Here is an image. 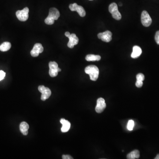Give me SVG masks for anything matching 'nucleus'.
Wrapping results in <instances>:
<instances>
[{"instance_id":"nucleus-1","label":"nucleus","mask_w":159,"mask_h":159,"mask_svg":"<svg viewBox=\"0 0 159 159\" xmlns=\"http://www.w3.org/2000/svg\"><path fill=\"white\" fill-rule=\"evenodd\" d=\"M60 16L58 10L56 8H51L50 9L49 15L45 19V23L48 25H52L55 23V20L58 19Z\"/></svg>"},{"instance_id":"nucleus-2","label":"nucleus","mask_w":159,"mask_h":159,"mask_svg":"<svg viewBox=\"0 0 159 159\" xmlns=\"http://www.w3.org/2000/svg\"><path fill=\"white\" fill-rule=\"evenodd\" d=\"M86 74L89 75L90 79L93 81H96L99 77V69L96 66L90 65L85 68Z\"/></svg>"},{"instance_id":"nucleus-3","label":"nucleus","mask_w":159,"mask_h":159,"mask_svg":"<svg viewBox=\"0 0 159 159\" xmlns=\"http://www.w3.org/2000/svg\"><path fill=\"white\" fill-rule=\"evenodd\" d=\"M109 11L112 14L113 18L115 19L119 20L122 18L121 13L118 10V5L115 3H112L110 4Z\"/></svg>"},{"instance_id":"nucleus-4","label":"nucleus","mask_w":159,"mask_h":159,"mask_svg":"<svg viewBox=\"0 0 159 159\" xmlns=\"http://www.w3.org/2000/svg\"><path fill=\"white\" fill-rule=\"evenodd\" d=\"M29 9L28 7L24 8L22 10H18L16 12V16L20 21H26L28 18Z\"/></svg>"},{"instance_id":"nucleus-5","label":"nucleus","mask_w":159,"mask_h":159,"mask_svg":"<svg viewBox=\"0 0 159 159\" xmlns=\"http://www.w3.org/2000/svg\"><path fill=\"white\" fill-rule=\"evenodd\" d=\"M39 91L42 93L41 99L42 101H45L48 99L51 94V92L48 88L43 85H40L38 87Z\"/></svg>"},{"instance_id":"nucleus-6","label":"nucleus","mask_w":159,"mask_h":159,"mask_svg":"<svg viewBox=\"0 0 159 159\" xmlns=\"http://www.w3.org/2000/svg\"><path fill=\"white\" fill-rule=\"evenodd\" d=\"M141 22L144 27H149L151 24L152 20L150 16L146 11H143L141 15Z\"/></svg>"},{"instance_id":"nucleus-7","label":"nucleus","mask_w":159,"mask_h":159,"mask_svg":"<svg viewBox=\"0 0 159 159\" xmlns=\"http://www.w3.org/2000/svg\"><path fill=\"white\" fill-rule=\"evenodd\" d=\"M69 8L72 11H77L81 17L85 16L86 12L82 6L78 5L77 3L72 4L69 5Z\"/></svg>"},{"instance_id":"nucleus-8","label":"nucleus","mask_w":159,"mask_h":159,"mask_svg":"<svg viewBox=\"0 0 159 159\" xmlns=\"http://www.w3.org/2000/svg\"><path fill=\"white\" fill-rule=\"evenodd\" d=\"M43 50L44 49L41 44L39 43H36L31 51V55L33 57H36L39 55L40 53L43 52Z\"/></svg>"},{"instance_id":"nucleus-9","label":"nucleus","mask_w":159,"mask_h":159,"mask_svg":"<svg viewBox=\"0 0 159 159\" xmlns=\"http://www.w3.org/2000/svg\"><path fill=\"white\" fill-rule=\"evenodd\" d=\"M112 34L109 31H106L105 32L98 34V37L99 39L102 40L105 42H110L112 40Z\"/></svg>"},{"instance_id":"nucleus-10","label":"nucleus","mask_w":159,"mask_h":159,"mask_svg":"<svg viewBox=\"0 0 159 159\" xmlns=\"http://www.w3.org/2000/svg\"><path fill=\"white\" fill-rule=\"evenodd\" d=\"M106 107V104L105 102L104 99L102 98H99L97 99V105L95 108L96 112L101 113L104 112Z\"/></svg>"},{"instance_id":"nucleus-11","label":"nucleus","mask_w":159,"mask_h":159,"mask_svg":"<svg viewBox=\"0 0 159 159\" xmlns=\"http://www.w3.org/2000/svg\"><path fill=\"white\" fill-rule=\"evenodd\" d=\"M68 38L69 39V41L68 43L67 46L69 48H73L74 46L77 45L79 42V39L77 36L76 34H70V36H69Z\"/></svg>"},{"instance_id":"nucleus-12","label":"nucleus","mask_w":159,"mask_h":159,"mask_svg":"<svg viewBox=\"0 0 159 159\" xmlns=\"http://www.w3.org/2000/svg\"><path fill=\"white\" fill-rule=\"evenodd\" d=\"M60 123L62 124L61 128V131L63 133L67 132L69 130L71 126V124L67 120L64 119H61L60 120Z\"/></svg>"},{"instance_id":"nucleus-13","label":"nucleus","mask_w":159,"mask_h":159,"mask_svg":"<svg viewBox=\"0 0 159 159\" xmlns=\"http://www.w3.org/2000/svg\"><path fill=\"white\" fill-rule=\"evenodd\" d=\"M142 53L141 49L139 46H135L133 48V52L131 57L133 58H139Z\"/></svg>"},{"instance_id":"nucleus-14","label":"nucleus","mask_w":159,"mask_h":159,"mask_svg":"<svg viewBox=\"0 0 159 159\" xmlns=\"http://www.w3.org/2000/svg\"><path fill=\"white\" fill-rule=\"evenodd\" d=\"M29 125L26 122H23L20 125V129L21 132L24 135H27L28 133Z\"/></svg>"},{"instance_id":"nucleus-15","label":"nucleus","mask_w":159,"mask_h":159,"mask_svg":"<svg viewBox=\"0 0 159 159\" xmlns=\"http://www.w3.org/2000/svg\"><path fill=\"white\" fill-rule=\"evenodd\" d=\"M140 157V152L138 150H134L127 155L128 159H139Z\"/></svg>"},{"instance_id":"nucleus-16","label":"nucleus","mask_w":159,"mask_h":159,"mask_svg":"<svg viewBox=\"0 0 159 159\" xmlns=\"http://www.w3.org/2000/svg\"><path fill=\"white\" fill-rule=\"evenodd\" d=\"M11 47V44L9 42H6L0 45V50L2 52L8 51Z\"/></svg>"},{"instance_id":"nucleus-17","label":"nucleus","mask_w":159,"mask_h":159,"mask_svg":"<svg viewBox=\"0 0 159 159\" xmlns=\"http://www.w3.org/2000/svg\"><path fill=\"white\" fill-rule=\"evenodd\" d=\"M85 59L88 61H99L101 59V57L96 55H88L86 56Z\"/></svg>"},{"instance_id":"nucleus-18","label":"nucleus","mask_w":159,"mask_h":159,"mask_svg":"<svg viewBox=\"0 0 159 159\" xmlns=\"http://www.w3.org/2000/svg\"><path fill=\"white\" fill-rule=\"evenodd\" d=\"M61 69L59 68L58 69H50L49 74L51 77H56L58 75V72H61Z\"/></svg>"},{"instance_id":"nucleus-19","label":"nucleus","mask_w":159,"mask_h":159,"mask_svg":"<svg viewBox=\"0 0 159 159\" xmlns=\"http://www.w3.org/2000/svg\"><path fill=\"white\" fill-rule=\"evenodd\" d=\"M49 66L50 69H58L59 68L58 67V64L55 61H50L49 63Z\"/></svg>"},{"instance_id":"nucleus-20","label":"nucleus","mask_w":159,"mask_h":159,"mask_svg":"<svg viewBox=\"0 0 159 159\" xmlns=\"http://www.w3.org/2000/svg\"><path fill=\"white\" fill-rule=\"evenodd\" d=\"M134 125V122L133 120H129L127 124V128L129 131H132Z\"/></svg>"},{"instance_id":"nucleus-21","label":"nucleus","mask_w":159,"mask_h":159,"mask_svg":"<svg viewBox=\"0 0 159 159\" xmlns=\"http://www.w3.org/2000/svg\"><path fill=\"white\" fill-rule=\"evenodd\" d=\"M137 81H143L144 80V76L142 74H139L136 76Z\"/></svg>"},{"instance_id":"nucleus-22","label":"nucleus","mask_w":159,"mask_h":159,"mask_svg":"<svg viewBox=\"0 0 159 159\" xmlns=\"http://www.w3.org/2000/svg\"><path fill=\"white\" fill-rule=\"evenodd\" d=\"M155 39L157 44L159 45V31L156 32V35H155Z\"/></svg>"},{"instance_id":"nucleus-23","label":"nucleus","mask_w":159,"mask_h":159,"mask_svg":"<svg viewBox=\"0 0 159 159\" xmlns=\"http://www.w3.org/2000/svg\"><path fill=\"white\" fill-rule=\"evenodd\" d=\"M5 76V73L2 70H0V81L4 79Z\"/></svg>"},{"instance_id":"nucleus-24","label":"nucleus","mask_w":159,"mask_h":159,"mask_svg":"<svg viewBox=\"0 0 159 159\" xmlns=\"http://www.w3.org/2000/svg\"><path fill=\"white\" fill-rule=\"evenodd\" d=\"M143 83V81H137L136 82V86L137 87L141 88L142 86Z\"/></svg>"},{"instance_id":"nucleus-25","label":"nucleus","mask_w":159,"mask_h":159,"mask_svg":"<svg viewBox=\"0 0 159 159\" xmlns=\"http://www.w3.org/2000/svg\"><path fill=\"white\" fill-rule=\"evenodd\" d=\"M62 159H73V158L71 156L68 155H64L62 156Z\"/></svg>"},{"instance_id":"nucleus-26","label":"nucleus","mask_w":159,"mask_h":159,"mask_svg":"<svg viewBox=\"0 0 159 159\" xmlns=\"http://www.w3.org/2000/svg\"><path fill=\"white\" fill-rule=\"evenodd\" d=\"M70 34L69 32H66V33H65V36H66L67 37H68L69 36H70Z\"/></svg>"},{"instance_id":"nucleus-27","label":"nucleus","mask_w":159,"mask_h":159,"mask_svg":"<svg viewBox=\"0 0 159 159\" xmlns=\"http://www.w3.org/2000/svg\"><path fill=\"white\" fill-rule=\"evenodd\" d=\"M155 159H159V154H158L157 156H156V158H155Z\"/></svg>"},{"instance_id":"nucleus-28","label":"nucleus","mask_w":159,"mask_h":159,"mask_svg":"<svg viewBox=\"0 0 159 159\" xmlns=\"http://www.w3.org/2000/svg\"><path fill=\"white\" fill-rule=\"evenodd\" d=\"M119 6H122V3H119Z\"/></svg>"},{"instance_id":"nucleus-29","label":"nucleus","mask_w":159,"mask_h":159,"mask_svg":"<svg viewBox=\"0 0 159 159\" xmlns=\"http://www.w3.org/2000/svg\"><path fill=\"white\" fill-rule=\"evenodd\" d=\"M89 1H93V0H89Z\"/></svg>"}]
</instances>
